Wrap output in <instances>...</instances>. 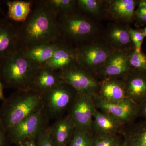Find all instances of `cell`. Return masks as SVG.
Instances as JSON below:
<instances>
[{
    "mask_svg": "<svg viewBox=\"0 0 146 146\" xmlns=\"http://www.w3.org/2000/svg\"><path fill=\"white\" fill-rule=\"evenodd\" d=\"M58 16L40 2L19 27V48L22 50L59 40Z\"/></svg>",
    "mask_w": 146,
    "mask_h": 146,
    "instance_id": "cell-1",
    "label": "cell"
},
{
    "mask_svg": "<svg viewBox=\"0 0 146 146\" xmlns=\"http://www.w3.org/2000/svg\"><path fill=\"white\" fill-rule=\"evenodd\" d=\"M59 40L78 48L102 36L104 28L101 22L76 10L58 16Z\"/></svg>",
    "mask_w": 146,
    "mask_h": 146,
    "instance_id": "cell-2",
    "label": "cell"
},
{
    "mask_svg": "<svg viewBox=\"0 0 146 146\" xmlns=\"http://www.w3.org/2000/svg\"><path fill=\"white\" fill-rule=\"evenodd\" d=\"M43 94L32 89L16 90L2 101L0 123L6 133L43 106Z\"/></svg>",
    "mask_w": 146,
    "mask_h": 146,
    "instance_id": "cell-3",
    "label": "cell"
},
{
    "mask_svg": "<svg viewBox=\"0 0 146 146\" xmlns=\"http://www.w3.org/2000/svg\"><path fill=\"white\" fill-rule=\"evenodd\" d=\"M40 65L25 57L21 50L0 61V76L4 88L16 90L31 89Z\"/></svg>",
    "mask_w": 146,
    "mask_h": 146,
    "instance_id": "cell-4",
    "label": "cell"
},
{
    "mask_svg": "<svg viewBox=\"0 0 146 146\" xmlns=\"http://www.w3.org/2000/svg\"><path fill=\"white\" fill-rule=\"evenodd\" d=\"M77 93L71 86L63 82L43 94V107L48 117L56 119L69 111Z\"/></svg>",
    "mask_w": 146,
    "mask_h": 146,
    "instance_id": "cell-5",
    "label": "cell"
},
{
    "mask_svg": "<svg viewBox=\"0 0 146 146\" xmlns=\"http://www.w3.org/2000/svg\"><path fill=\"white\" fill-rule=\"evenodd\" d=\"M114 51L102 36L77 48V62L95 76Z\"/></svg>",
    "mask_w": 146,
    "mask_h": 146,
    "instance_id": "cell-6",
    "label": "cell"
},
{
    "mask_svg": "<svg viewBox=\"0 0 146 146\" xmlns=\"http://www.w3.org/2000/svg\"><path fill=\"white\" fill-rule=\"evenodd\" d=\"M49 118L44 107L25 118L7 132L11 144H15L27 138H36L49 127Z\"/></svg>",
    "mask_w": 146,
    "mask_h": 146,
    "instance_id": "cell-7",
    "label": "cell"
},
{
    "mask_svg": "<svg viewBox=\"0 0 146 146\" xmlns=\"http://www.w3.org/2000/svg\"><path fill=\"white\" fill-rule=\"evenodd\" d=\"M58 73L60 80L72 86L78 94L94 95L98 91L100 81L77 62Z\"/></svg>",
    "mask_w": 146,
    "mask_h": 146,
    "instance_id": "cell-8",
    "label": "cell"
},
{
    "mask_svg": "<svg viewBox=\"0 0 146 146\" xmlns=\"http://www.w3.org/2000/svg\"><path fill=\"white\" fill-rule=\"evenodd\" d=\"M94 96L90 94H78L73 102L68 115L72 120L76 129L91 131L93 118L97 110Z\"/></svg>",
    "mask_w": 146,
    "mask_h": 146,
    "instance_id": "cell-9",
    "label": "cell"
},
{
    "mask_svg": "<svg viewBox=\"0 0 146 146\" xmlns=\"http://www.w3.org/2000/svg\"><path fill=\"white\" fill-rule=\"evenodd\" d=\"M94 97L96 108L124 124L138 116V104L127 98L119 102L110 103L102 100L97 94Z\"/></svg>",
    "mask_w": 146,
    "mask_h": 146,
    "instance_id": "cell-10",
    "label": "cell"
},
{
    "mask_svg": "<svg viewBox=\"0 0 146 146\" xmlns=\"http://www.w3.org/2000/svg\"><path fill=\"white\" fill-rule=\"evenodd\" d=\"M129 25L111 21L104 28L103 38L114 50L127 52L135 49L128 31Z\"/></svg>",
    "mask_w": 146,
    "mask_h": 146,
    "instance_id": "cell-11",
    "label": "cell"
},
{
    "mask_svg": "<svg viewBox=\"0 0 146 146\" xmlns=\"http://www.w3.org/2000/svg\"><path fill=\"white\" fill-rule=\"evenodd\" d=\"M127 52L115 51L95 76L102 80L123 79L132 70L129 65Z\"/></svg>",
    "mask_w": 146,
    "mask_h": 146,
    "instance_id": "cell-12",
    "label": "cell"
},
{
    "mask_svg": "<svg viewBox=\"0 0 146 146\" xmlns=\"http://www.w3.org/2000/svg\"><path fill=\"white\" fill-rule=\"evenodd\" d=\"M8 17L0 18V61L19 50V27Z\"/></svg>",
    "mask_w": 146,
    "mask_h": 146,
    "instance_id": "cell-13",
    "label": "cell"
},
{
    "mask_svg": "<svg viewBox=\"0 0 146 146\" xmlns=\"http://www.w3.org/2000/svg\"><path fill=\"white\" fill-rule=\"evenodd\" d=\"M76 129L68 115L58 118L48 128L50 138L55 146H68Z\"/></svg>",
    "mask_w": 146,
    "mask_h": 146,
    "instance_id": "cell-14",
    "label": "cell"
},
{
    "mask_svg": "<svg viewBox=\"0 0 146 146\" xmlns=\"http://www.w3.org/2000/svg\"><path fill=\"white\" fill-rule=\"evenodd\" d=\"M123 80L127 98L138 104L146 99V72L132 70Z\"/></svg>",
    "mask_w": 146,
    "mask_h": 146,
    "instance_id": "cell-15",
    "label": "cell"
},
{
    "mask_svg": "<svg viewBox=\"0 0 146 146\" xmlns=\"http://www.w3.org/2000/svg\"><path fill=\"white\" fill-rule=\"evenodd\" d=\"M138 3L137 0H108L107 19L130 24L134 21L135 9Z\"/></svg>",
    "mask_w": 146,
    "mask_h": 146,
    "instance_id": "cell-16",
    "label": "cell"
},
{
    "mask_svg": "<svg viewBox=\"0 0 146 146\" xmlns=\"http://www.w3.org/2000/svg\"><path fill=\"white\" fill-rule=\"evenodd\" d=\"M76 54V48L60 40L52 57L40 66L57 72L63 70L77 63Z\"/></svg>",
    "mask_w": 146,
    "mask_h": 146,
    "instance_id": "cell-17",
    "label": "cell"
},
{
    "mask_svg": "<svg viewBox=\"0 0 146 146\" xmlns=\"http://www.w3.org/2000/svg\"><path fill=\"white\" fill-rule=\"evenodd\" d=\"M97 95L105 101L110 103L119 102L125 99L127 97L123 79L100 80Z\"/></svg>",
    "mask_w": 146,
    "mask_h": 146,
    "instance_id": "cell-18",
    "label": "cell"
},
{
    "mask_svg": "<svg viewBox=\"0 0 146 146\" xmlns=\"http://www.w3.org/2000/svg\"><path fill=\"white\" fill-rule=\"evenodd\" d=\"M124 124L106 113L96 110L91 126L94 135H116Z\"/></svg>",
    "mask_w": 146,
    "mask_h": 146,
    "instance_id": "cell-19",
    "label": "cell"
},
{
    "mask_svg": "<svg viewBox=\"0 0 146 146\" xmlns=\"http://www.w3.org/2000/svg\"><path fill=\"white\" fill-rule=\"evenodd\" d=\"M62 82L57 72L40 66L35 76L31 89L44 94Z\"/></svg>",
    "mask_w": 146,
    "mask_h": 146,
    "instance_id": "cell-20",
    "label": "cell"
},
{
    "mask_svg": "<svg viewBox=\"0 0 146 146\" xmlns=\"http://www.w3.org/2000/svg\"><path fill=\"white\" fill-rule=\"evenodd\" d=\"M108 0H77L79 11L101 22L107 18Z\"/></svg>",
    "mask_w": 146,
    "mask_h": 146,
    "instance_id": "cell-21",
    "label": "cell"
},
{
    "mask_svg": "<svg viewBox=\"0 0 146 146\" xmlns=\"http://www.w3.org/2000/svg\"><path fill=\"white\" fill-rule=\"evenodd\" d=\"M60 40L46 44L39 45L21 50L25 57L42 65L52 57L58 48Z\"/></svg>",
    "mask_w": 146,
    "mask_h": 146,
    "instance_id": "cell-22",
    "label": "cell"
},
{
    "mask_svg": "<svg viewBox=\"0 0 146 146\" xmlns=\"http://www.w3.org/2000/svg\"><path fill=\"white\" fill-rule=\"evenodd\" d=\"M7 17L13 22H24L31 12L30 1H7Z\"/></svg>",
    "mask_w": 146,
    "mask_h": 146,
    "instance_id": "cell-23",
    "label": "cell"
},
{
    "mask_svg": "<svg viewBox=\"0 0 146 146\" xmlns=\"http://www.w3.org/2000/svg\"><path fill=\"white\" fill-rule=\"evenodd\" d=\"M127 146H146V122L134 126L126 134Z\"/></svg>",
    "mask_w": 146,
    "mask_h": 146,
    "instance_id": "cell-24",
    "label": "cell"
},
{
    "mask_svg": "<svg viewBox=\"0 0 146 146\" xmlns=\"http://www.w3.org/2000/svg\"><path fill=\"white\" fill-rule=\"evenodd\" d=\"M57 16L76 10L75 0H47L42 1Z\"/></svg>",
    "mask_w": 146,
    "mask_h": 146,
    "instance_id": "cell-25",
    "label": "cell"
},
{
    "mask_svg": "<svg viewBox=\"0 0 146 146\" xmlns=\"http://www.w3.org/2000/svg\"><path fill=\"white\" fill-rule=\"evenodd\" d=\"M128 63L132 70L146 72V54L135 49L127 52Z\"/></svg>",
    "mask_w": 146,
    "mask_h": 146,
    "instance_id": "cell-26",
    "label": "cell"
},
{
    "mask_svg": "<svg viewBox=\"0 0 146 146\" xmlns=\"http://www.w3.org/2000/svg\"><path fill=\"white\" fill-rule=\"evenodd\" d=\"M94 137L91 131L76 129L68 146H92Z\"/></svg>",
    "mask_w": 146,
    "mask_h": 146,
    "instance_id": "cell-27",
    "label": "cell"
},
{
    "mask_svg": "<svg viewBox=\"0 0 146 146\" xmlns=\"http://www.w3.org/2000/svg\"><path fill=\"white\" fill-rule=\"evenodd\" d=\"M121 144L116 135H94L92 146H119Z\"/></svg>",
    "mask_w": 146,
    "mask_h": 146,
    "instance_id": "cell-28",
    "label": "cell"
},
{
    "mask_svg": "<svg viewBox=\"0 0 146 146\" xmlns=\"http://www.w3.org/2000/svg\"><path fill=\"white\" fill-rule=\"evenodd\" d=\"M127 30L131 39L134 44L135 50L138 52L142 51V44L145 37L143 33V30L140 28H132L130 25H128Z\"/></svg>",
    "mask_w": 146,
    "mask_h": 146,
    "instance_id": "cell-29",
    "label": "cell"
},
{
    "mask_svg": "<svg viewBox=\"0 0 146 146\" xmlns=\"http://www.w3.org/2000/svg\"><path fill=\"white\" fill-rule=\"evenodd\" d=\"M48 128L39 133L36 137V146H55L50 138Z\"/></svg>",
    "mask_w": 146,
    "mask_h": 146,
    "instance_id": "cell-30",
    "label": "cell"
},
{
    "mask_svg": "<svg viewBox=\"0 0 146 146\" xmlns=\"http://www.w3.org/2000/svg\"><path fill=\"white\" fill-rule=\"evenodd\" d=\"M134 21H135V26L137 28L146 25V14L135 12Z\"/></svg>",
    "mask_w": 146,
    "mask_h": 146,
    "instance_id": "cell-31",
    "label": "cell"
},
{
    "mask_svg": "<svg viewBox=\"0 0 146 146\" xmlns=\"http://www.w3.org/2000/svg\"><path fill=\"white\" fill-rule=\"evenodd\" d=\"M11 145L7 133L0 123V146H10Z\"/></svg>",
    "mask_w": 146,
    "mask_h": 146,
    "instance_id": "cell-32",
    "label": "cell"
},
{
    "mask_svg": "<svg viewBox=\"0 0 146 146\" xmlns=\"http://www.w3.org/2000/svg\"><path fill=\"white\" fill-rule=\"evenodd\" d=\"M36 138H27L16 144V146H36Z\"/></svg>",
    "mask_w": 146,
    "mask_h": 146,
    "instance_id": "cell-33",
    "label": "cell"
},
{
    "mask_svg": "<svg viewBox=\"0 0 146 146\" xmlns=\"http://www.w3.org/2000/svg\"><path fill=\"white\" fill-rule=\"evenodd\" d=\"M138 8L135 10V12L146 14V0L138 1Z\"/></svg>",
    "mask_w": 146,
    "mask_h": 146,
    "instance_id": "cell-34",
    "label": "cell"
},
{
    "mask_svg": "<svg viewBox=\"0 0 146 146\" xmlns=\"http://www.w3.org/2000/svg\"><path fill=\"white\" fill-rule=\"evenodd\" d=\"M138 115L146 119V99L138 104Z\"/></svg>",
    "mask_w": 146,
    "mask_h": 146,
    "instance_id": "cell-35",
    "label": "cell"
},
{
    "mask_svg": "<svg viewBox=\"0 0 146 146\" xmlns=\"http://www.w3.org/2000/svg\"><path fill=\"white\" fill-rule=\"evenodd\" d=\"M4 87L3 85L1 79V76H0V100L3 101L5 98V97L3 93V89Z\"/></svg>",
    "mask_w": 146,
    "mask_h": 146,
    "instance_id": "cell-36",
    "label": "cell"
},
{
    "mask_svg": "<svg viewBox=\"0 0 146 146\" xmlns=\"http://www.w3.org/2000/svg\"><path fill=\"white\" fill-rule=\"evenodd\" d=\"M119 146H127V144L125 140L124 142L120 144L119 145Z\"/></svg>",
    "mask_w": 146,
    "mask_h": 146,
    "instance_id": "cell-37",
    "label": "cell"
},
{
    "mask_svg": "<svg viewBox=\"0 0 146 146\" xmlns=\"http://www.w3.org/2000/svg\"><path fill=\"white\" fill-rule=\"evenodd\" d=\"M142 30H143V33L145 37H146V26L144 29H142Z\"/></svg>",
    "mask_w": 146,
    "mask_h": 146,
    "instance_id": "cell-38",
    "label": "cell"
},
{
    "mask_svg": "<svg viewBox=\"0 0 146 146\" xmlns=\"http://www.w3.org/2000/svg\"><path fill=\"white\" fill-rule=\"evenodd\" d=\"M0 8H1V2H0Z\"/></svg>",
    "mask_w": 146,
    "mask_h": 146,
    "instance_id": "cell-39",
    "label": "cell"
}]
</instances>
